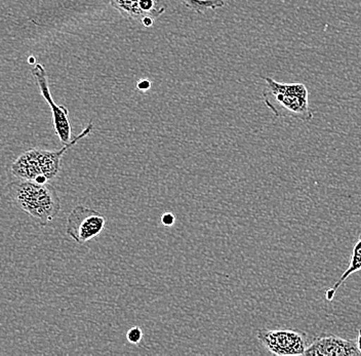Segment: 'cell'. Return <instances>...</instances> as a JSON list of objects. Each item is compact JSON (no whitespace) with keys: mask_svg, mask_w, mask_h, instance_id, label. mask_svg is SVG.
<instances>
[{"mask_svg":"<svg viewBox=\"0 0 361 356\" xmlns=\"http://www.w3.org/2000/svg\"><path fill=\"white\" fill-rule=\"evenodd\" d=\"M94 130L92 123H90L78 137L71 140L69 144L63 146L61 149L51 151L31 148L23 152L11 164V173L23 181L49 183L55 179L61 170V161L70 148L73 147L80 140L89 136Z\"/></svg>","mask_w":361,"mask_h":356,"instance_id":"obj_1","label":"cell"},{"mask_svg":"<svg viewBox=\"0 0 361 356\" xmlns=\"http://www.w3.org/2000/svg\"><path fill=\"white\" fill-rule=\"evenodd\" d=\"M8 195L16 206L44 226L55 220L61 211L58 192L49 183L18 180L8 185Z\"/></svg>","mask_w":361,"mask_h":356,"instance_id":"obj_2","label":"cell"},{"mask_svg":"<svg viewBox=\"0 0 361 356\" xmlns=\"http://www.w3.org/2000/svg\"><path fill=\"white\" fill-rule=\"evenodd\" d=\"M264 103L275 116L304 123L312 121L309 92L304 83H282L271 78H264Z\"/></svg>","mask_w":361,"mask_h":356,"instance_id":"obj_3","label":"cell"},{"mask_svg":"<svg viewBox=\"0 0 361 356\" xmlns=\"http://www.w3.org/2000/svg\"><path fill=\"white\" fill-rule=\"evenodd\" d=\"M257 339L272 355L279 356L304 355L308 347V335L303 331L259 330Z\"/></svg>","mask_w":361,"mask_h":356,"instance_id":"obj_4","label":"cell"},{"mask_svg":"<svg viewBox=\"0 0 361 356\" xmlns=\"http://www.w3.org/2000/svg\"><path fill=\"white\" fill-rule=\"evenodd\" d=\"M106 227V217L96 209L78 206L67 218L66 233L74 242L83 243L100 235Z\"/></svg>","mask_w":361,"mask_h":356,"instance_id":"obj_5","label":"cell"},{"mask_svg":"<svg viewBox=\"0 0 361 356\" xmlns=\"http://www.w3.org/2000/svg\"><path fill=\"white\" fill-rule=\"evenodd\" d=\"M34 80L39 87L42 96L49 104L53 113L54 128L56 136L60 139L63 145H67L71 142L72 128L69 121V111L65 106L56 105L53 100L51 91H49V80H47V71L42 64H36L31 69Z\"/></svg>","mask_w":361,"mask_h":356,"instance_id":"obj_6","label":"cell"},{"mask_svg":"<svg viewBox=\"0 0 361 356\" xmlns=\"http://www.w3.org/2000/svg\"><path fill=\"white\" fill-rule=\"evenodd\" d=\"M110 4L126 19L140 22L146 28L166 12L160 0H110Z\"/></svg>","mask_w":361,"mask_h":356,"instance_id":"obj_7","label":"cell"},{"mask_svg":"<svg viewBox=\"0 0 361 356\" xmlns=\"http://www.w3.org/2000/svg\"><path fill=\"white\" fill-rule=\"evenodd\" d=\"M306 356H361L356 341L335 335L319 336L307 347Z\"/></svg>","mask_w":361,"mask_h":356,"instance_id":"obj_8","label":"cell"},{"mask_svg":"<svg viewBox=\"0 0 361 356\" xmlns=\"http://www.w3.org/2000/svg\"><path fill=\"white\" fill-rule=\"evenodd\" d=\"M361 270V234L358 240H356L354 245L353 250H352L351 257H350V263L346 271L341 276L340 278L335 285L333 286L329 290H326V301L331 302L335 298L337 290L340 288L341 286L344 285L345 281L349 278L352 274Z\"/></svg>","mask_w":361,"mask_h":356,"instance_id":"obj_9","label":"cell"},{"mask_svg":"<svg viewBox=\"0 0 361 356\" xmlns=\"http://www.w3.org/2000/svg\"><path fill=\"white\" fill-rule=\"evenodd\" d=\"M187 8L197 13H204L207 10H216L225 6L224 0H182Z\"/></svg>","mask_w":361,"mask_h":356,"instance_id":"obj_10","label":"cell"},{"mask_svg":"<svg viewBox=\"0 0 361 356\" xmlns=\"http://www.w3.org/2000/svg\"><path fill=\"white\" fill-rule=\"evenodd\" d=\"M126 339L130 343L132 344H140L141 343L142 339H143V332L139 326H134V328L130 329L126 333Z\"/></svg>","mask_w":361,"mask_h":356,"instance_id":"obj_11","label":"cell"},{"mask_svg":"<svg viewBox=\"0 0 361 356\" xmlns=\"http://www.w3.org/2000/svg\"><path fill=\"white\" fill-rule=\"evenodd\" d=\"M176 222V217L173 213H164V215L161 216V223L164 226L166 227H171L173 226Z\"/></svg>","mask_w":361,"mask_h":356,"instance_id":"obj_12","label":"cell"},{"mask_svg":"<svg viewBox=\"0 0 361 356\" xmlns=\"http://www.w3.org/2000/svg\"><path fill=\"white\" fill-rule=\"evenodd\" d=\"M137 89L142 90V91H146L149 87H151V82H149L148 80H142L137 83Z\"/></svg>","mask_w":361,"mask_h":356,"instance_id":"obj_13","label":"cell"},{"mask_svg":"<svg viewBox=\"0 0 361 356\" xmlns=\"http://www.w3.org/2000/svg\"><path fill=\"white\" fill-rule=\"evenodd\" d=\"M356 344H357L358 349H360L361 353V329L358 331L357 339H356Z\"/></svg>","mask_w":361,"mask_h":356,"instance_id":"obj_14","label":"cell"}]
</instances>
